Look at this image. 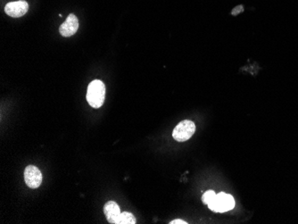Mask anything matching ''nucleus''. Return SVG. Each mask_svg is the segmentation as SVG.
Segmentation results:
<instances>
[{
    "mask_svg": "<svg viewBox=\"0 0 298 224\" xmlns=\"http://www.w3.org/2000/svg\"><path fill=\"white\" fill-rule=\"evenodd\" d=\"M106 98V85L100 80H95L90 83L87 90V101L93 108H100L103 106Z\"/></svg>",
    "mask_w": 298,
    "mask_h": 224,
    "instance_id": "f257e3e1",
    "label": "nucleus"
},
{
    "mask_svg": "<svg viewBox=\"0 0 298 224\" xmlns=\"http://www.w3.org/2000/svg\"><path fill=\"white\" fill-rule=\"evenodd\" d=\"M208 208L212 210L214 212H224L232 210L235 206V200L232 195L226 193H220L216 194L214 200L207 204Z\"/></svg>",
    "mask_w": 298,
    "mask_h": 224,
    "instance_id": "f03ea898",
    "label": "nucleus"
},
{
    "mask_svg": "<svg viewBox=\"0 0 298 224\" xmlns=\"http://www.w3.org/2000/svg\"><path fill=\"white\" fill-rule=\"evenodd\" d=\"M196 132V125L191 120H185L180 122L172 132V137L175 140L184 142L188 140Z\"/></svg>",
    "mask_w": 298,
    "mask_h": 224,
    "instance_id": "7ed1b4c3",
    "label": "nucleus"
},
{
    "mask_svg": "<svg viewBox=\"0 0 298 224\" xmlns=\"http://www.w3.org/2000/svg\"><path fill=\"white\" fill-rule=\"evenodd\" d=\"M24 180L28 187L38 188L42 183V172L36 166H27L24 170Z\"/></svg>",
    "mask_w": 298,
    "mask_h": 224,
    "instance_id": "20e7f679",
    "label": "nucleus"
},
{
    "mask_svg": "<svg viewBox=\"0 0 298 224\" xmlns=\"http://www.w3.org/2000/svg\"><path fill=\"white\" fill-rule=\"evenodd\" d=\"M29 9V4L24 0L20 1H14L10 2L8 4H6L4 6V12L12 18H19L24 16Z\"/></svg>",
    "mask_w": 298,
    "mask_h": 224,
    "instance_id": "39448f33",
    "label": "nucleus"
},
{
    "mask_svg": "<svg viewBox=\"0 0 298 224\" xmlns=\"http://www.w3.org/2000/svg\"><path fill=\"white\" fill-rule=\"evenodd\" d=\"M78 29H79L78 18L74 14H70L68 16L64 22H62L60 26L59 32L62 37H70L77 32Z\"/></svg>",
    "mask_w": 298,
    "mask_h": 224,
    "instance_id": "423d86ee",
    "label": "nucleus"
},
{
    "mask_svg": "<svg viewBox=\"0 0 298 224\" xmlns=\"http://www.w3.org/2000/svg\"><path fill=\"white\" fill-rule=\"evenodd\" d=\"M104 212L110 224H117L120 214V206L114 201H109L104 206Z\"/></svg>",
    "mask_w": 298,
    "mask_h": 224,
    "instance_id": "0eeeda50",
    "label": "nucleus"
},
{
    "mask_svg": "<svg viewBox=\"0 0 298 224\" xmlns=\"http://www.w3.org/2000/svg\"><path fill=\"white\" fill-rule=\"evenodd\" d=\"M136 218L132 214L128 212H120L116 224H135Z\"/></svg>",
    "mask_w": 298,
    "mask_h": 224,
    "instance_id": "6e6552de",
    "label": "nucleus"
},
{
    "mask_svg": "<svg viewBox=\"0 0 298 224\" xmlns=\"http://www.w3.org/2000/svg\"><path fill=\"white\" fill-rule=\"evenodd\" d=\"M216 192L214 190L206 191V192L204 194L203 198H202L204 204H208L211 202L212 200H214V198L216 196Z\"/></svg>",
    "mask_w": 298,
    "mask_h": 224,
    "instance_id": "1a4fd4ad",
    "label": "nucleus"
},
{
    "mask_svg": "<svg viewBox=\"0 0 298 224\" xmlns=\"http://www.w3.org/2000/svg\"><path fill=\"white\" fill-rule=\"evenodd\" d=\"M243 11H244V8L242 6H238L232 10V14L233 16H238L240 12H243Z\"/></svg>",
    "mask_w": 298,
    "mask_h": 224,
    "instance_id": "9d476101",
    "label": "nucleus"
},
{
    "mask_svg": "<svg viewBox=\"0 0 298 224\" xmlns=\"http://www.w3.org/2000/svg\"><path fill=\"white\" fill-rule=\"evenodd\" d=\"M170 224H186L188 222H186L185 220H174L172 222H170Z\"/></svg>",
    "mask_w": 298,
    "mask_h": 224,
    "instance_id": "9b49d317",
    "label": "nucleus"
}]
</instances>
